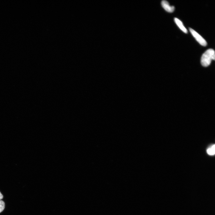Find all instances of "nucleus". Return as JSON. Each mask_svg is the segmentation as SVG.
Masks as SVG:
<instances>
[{
  "instance_id": "0eeeda50",
  "label": "nucleus",
  "mask_w": 215,
  "mask_h": 215,
  "mask_svg": "<svg viewBox=\"0 0 215 215\" xmlns=\"http://www.w3.org/2000/svg\"><path fill=\"white\" fill-rule=\"evenodd\" d=\"M4 198L3 195H2L1 192H0V201H1Z\"/></svg>"
},
{
  "instance_id": "20e7f679",
  "label": "nucleus",
  "mask_w": 215,
  "mask_h": 215,
  "mask_svg": "<svg viewBox=\"0 0 215 215\" xmlns=\"http://www.w3.org/2000/svg\"><path fill=\"white\" fill-rule=\"evenodd\" d=\"M174 20L180 29L184 33L187 34L188 33V31L183 25L182 22L177 18H175Z\"/></svg>"
},
{
  "instance_id": "39448f33",
  "label": "nucleus",
  "mask_w": 215,
  "mask_h": 215,
  "mask_svg": "<svg viewBox=\"0 0 215 215\" xmlns=\"http://www.w3.org/2000/svg\"><path fill=\"white\" fill-rule=\"evenodd\" d=\"M207 152L209 155H214L215 153V145H213L209 148L207 150Z\"/></svg>"
},
{
  "instance_id": "f03ea898",
  "label": "nucleus",
  "mask_w": 215,
  "mask_h": 215,
  "mask_svg": "<svg viewBox=\"0 0 215 215\" xmlns=\"http://www.w3.org/2000/svg\"><path fill=\"white\" fill-rule=\"evenodd\" d=\"M190 31L193 37L201 45L206 46L207 45L206 40L198 33L192 29L190 28Z\"/></svg>"
},
{
  "instance_id": "7ed1b4c3",
  "label": "nucleus",
  "mask_w": 215,
  "mask_h": 215,
  "mask_svg": "<svg viewBox=\"0 0 215 215\" xmlns=\"http://www.w3.org/2000/svg\"><path fill=\"white\" fill-rule=\"evenodd\" d=\"M161 4L163 8L167 12L172 13L175 10V7L170 6L169 2L166 1H162Z\"/></svg>"
},
{
  "instance_id": "f257e3e1",
  "label": "nucleus",
  "mask_w": 215,
  "mask_h": 215,
  "mask_svg": "<svg viewBox=\"0 0 215 215\" xmlns=\"http://www.w3.org/2000/svg\"><path fill=\"white\" fill-rule=\"evenodd\" d=\"M215 59V51L213 49H209L206 50L202 56L201 64L203 66L206 67L210 64L212 60L214 61Z\"/></svg>"
},
{
  "instance_id": "423d86ee",
  "label": "nucleus",
  "mask_w": 215,
  "mask_h": 215,
  "mask_svg": "<svg viewBox=\"0 0 215 215\" xmlns=\"http://www.w3.org/2000/svg\"><path fill=\"white\" fill-rule=\"evenodd\" d=\"M5 208V203L2 201H0V213L1 212L4 210Z\"/></svg>"
}]
</instances>
